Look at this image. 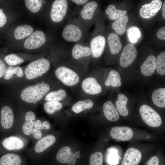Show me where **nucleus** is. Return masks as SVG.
<instances>
[{"label": "nucleus", "mask_w": 165, "mask_h": 165, "mask_svg": "<svg viewBox=\"0 0 165 165\" xmlns=\"http://www.w3.org/2000/svg\"><path fill=\"white\" fill-rule=\"evenodd\" d=\"M50 89L48 84L39 83L24 89L21 93L20 97L26 102L35 104L48 92Z\"/></svg>", "instance_id": "obj_1"}, {"label": "nucleus", "mask_w": 165, "mask_h": 165, "mask_svg": "<svg viewBox=\"0 0 165 165\" xmlns=\"http://www.w3.org/2000/svg\"><path fill=\"white\" fill-rule=\"evenodd\" d=\"M50 63L47 59L42 58L31 63L25 69L24 73L27 79H34L46 73L50 68Z\"/></svg>", "instance_id": "obj_2"}, {"label": "nucleus", "mask_w": 165, "mask_h": 165, "mask_svg": "<svg viewBox=\"0 0 165 165\" xmlns=\"http://www.w3.org/2000/svg\"><path fill=\"white\" fill-rule=\"evenodd\" d=\"M139 112L142 120L148 126L156 127L161 124L162 120L160 115L150 106L143 105L140 107Z\"/></svg>", "instance_id": "obj_3"}, {"label": "nucleus", "mask_w": 165, "mask_h": 165, "mask_svg": "<svg viewBox=\"0 0 165 165\" xmlns=\"http://www.w3.org/2000/svg\"><path fill=\"white\" fill-rule=\"evenodd\" d=\"M84 35L82 28L75 23H69L64 28L62 35L64 39L68 42H76L82 39Z\"/></svg>", "instance_id": "obj_4"}, {"label": "nucleus", "mask_w": 165, "mask_h": 165, "mask_svg": "<svg viewBox=\"0 0 165 165\" xmlns=\"http://www.w3.org/2000/svg\"><path fill=\"white\" fill-rule=\"evenodd\" d=\"M55 74L60 80L68 86L75 85L79 80V76L75 72L65 66L58 67L56 70Z\"/></svg>", "instance_id": "obj_5"}, {"label": "nucleus", "mask_w": 165, "mask_h": 165, "mask_svg": "<svg viewBox=\"0 0 165 165\" xmlns=\"http://www.w3.org/2000/svg\"><path fill=\"white\" fill-rule=\"evenodd\" d=\"M68 7L67 0H55L52 5L50 12V18L52 21L56 23L62 21L67 13Z\"/></svg>", "instance_id": "obj_6"}, {"label": "nucleus", "mask_w": 165, "mask_h": 165, "mask_svg": "<svg viewBox=\"0 0 165 165\" xmlns=\"http://www.w3.org/2000/svg\"><path fill=\"white\" fill-rule=\"evenodd\" d=\"M80 157L79 151L73 153L71 148L67 146H64L60 148L57 152L56 157L57 161L61 163H68L72 165L75 163L77 159Z\"/></svg>", "instance_id": "obj_7"}, {"label": "nucleus", "mask_w": 165, "mask_h": 165, "mask_svg": "<svg viewBox=\"0 0 165 165\" xmlns=\"http://www.w3.org/2000/svg\"><path fill=\"white\" fill-rule=\"evenodd\" d=\"M137 55L136 48L133 44H128L123 48L121 55L119 64L121 67L126 68L134 61Z\"/></svg>", "instance_id": "obj_8"}, {"label": "nucleus", "mask_w": 165, "mask_h": 165, "mask_svg": "<svg viewBox=\"0 0 165 165\" xmlns=\"http://www.w3.org/2000/svg\"><path fill=\"white\" fill-rule=\"evenodd\" d=\"M46 42L44 32L38 30L32 33L25 41L24 47L27 49L33 50L38 48L43 45Z\"/></svg>", "instance_id": "obj_9"}, {"label": "nucleus", "mask_w": 165, "mask_h": 165, "mask_svg": "<svg viewBox=\"0 0 165 165\" xmlns=\"http://www.w3.org/2000/svg\"><path fill=\"white\" fill-rule=\"evenodd\" d=\"M162 4L160 0H153L150 3L142 6L139 10V14L143 18H151L160 10Z\"/></svg>", "instance_id": "obj_10"}, {"label": "nucleus", "mask_w": 165, "mask_h": 165, "mask_svg": "<svg viewBox=\"0 0 165 165\" xmlns=\"http://www.w3.org/2000/svg\"><path fill=\"white\" fill-rule=\"evenodd\" d=\"M106 39L101 35H98L93 37L90 41V48L91 55L94 58H97L102 54L105 46Z\"/></svg>", "instance_id": "obj_11"}, {"label": "nucleus", "mask_w": 165, "mask_h": 165, "mask_svg": "<svg viewBox=\"0 0 165 165\" xmlns=\"http://www.w3.org/2000/svg\"><path fill=\"white\" fill-rule=\"evenodd\" d=\"M110 134L114 139L126 141L132 138L133 132L132 129L129 127L116 126L111 129Z\"/></svg>", "instance_id": "obj_12"}, {"label": "nucleus", "mask_w": 165, "mask_h": 165, "mask_svg": "<svg viewBox=\"0 0 165 165\" xmlns=\"http://www.w3.org/2000/svg\"><path fill=\"white\" fill-rule=\"evenodd\" d=\"M142 158L141 152L138 149L130 148L126 151L121 165H138Z\"/></svg>", "instance_id": "obj_13"}, {"label": "nucleus", "mask_w": 165, "mask_h": 165, "mask_svg": "<svg viewBox=\"0 0 165 165\" xmlns=\"http://www.w3.org/2000/svg\"><path fill=\"white\" fill-rule=\"evenodd\" d=\"M98 7L95 1L88 2L84 5L80 12V18L85 22H90L94 18L95 11Z\"/></svg>", "instance_id": "obj_14"}, {"label": "nucleus", "mask_w": 165, "mask_h": 165, "mask_svg": "<svg viewBox=\"0 0 165 165\" xmlns=\"http://www.w3.org/2000/svg\"><path fill=\"white\" fill-rule=\"evenodd\" d=\"M82 88L85 93L90 94H98L102 91L100 85L95 78L92 77L85 79L82 83Z\"/></svg>", "instance_id": "obj_15"}, {"label": "nucleus", "mask_w": 165, "mask_h": 165, "mask_svg": "<svg viewBox=\"0 0 165 165\" xmlns=\"http://www.w3.org/2000/svg\"><path fill=\"white\" fill-rule=\"evenodd\" d=\"M14 120L13 112L8 106L2 108L1 111V124L5 129H9L13 125Z\"/></svg>", "instance_id": "obj_16"}, {"label": "nucleus", "mask_w": 165, "mask_h": 165, "mask_svg": "<svg viewBox=\"0 0 165 165\" xmlns=\"http://www.w3.org/2000/svg\"><path fill=\"white\" fill-rule=\"evenodd\" d=\"M156 69V57L153 55H150L141 65V71L144 75L148 76L154 73Z\"/></svg>", "instance_id": "obj_17"}, {"label": "nucleus", "mask_w": 165, "mask_h": 165, "mask_svg": "<svg viewBox=\"0 0 165 165\" xmlns=\"http://www.w3.org/2000/svg\"><path fill=\"white\" fill-rule=\"evenodd\" d=\"M3 146L9 150H18L24 146L23 141L18 137L11 136L5 138L2 141Z\"/></svg>", "instance_id": "obj_18"}, {"label": "nucleus", "mask_w": 165, "mask_h": 165, "mask_svg": "<svg viewBox=\"0 0 165 165\" xmlns=\"http://www.w3.org/2000/svg\"><path fill=\"white\" fill-rule=\"evenodd\" d=\"M56 141V138L52 135H48L39 140L36 143L34 150L37 153H41L52 145Z\"/></svg>", "instance_id": "obj_19"}, {"label": "nucleus", "mask_w": 165, "mask_h": 165, "mask_svg": "<svg viewBox=\"0 0 165 165\" xmlns=\"http://www.w3.org/2000/svg\"><path fill=\"white\" fill-rule=\"evenodd\" d=\"M103 109L104 115L108 120L116 121L119 119V116L118 111L111 101L105 102L103 105Z\"/></svg>", "instance_id": "obj_20"}, {"label": "nucleus", "mask_w": 165, "mask_h": 165, "mask_svg": "<svg viewBox=\"0 0 165 165\" xmlns=\"http://www.w3.org/2000/svg\"><path fill=\"white\" fill-rule=\"evenodd\" d=\"M107 41L111 53L114 55L118 53L122 46L119 36L116 34L111 33L108 37Z\"/></svg>", "instance_id": "obj_21"}, {"label": "nucleus", "mask_w": 165, "mask_h": 165, "mask_svg": "<svg viewBox=\"0 0 165 165\" xmlns=\"http://www.w3.org/2000/svg\"><path fill=\"white\" fill-rule=\"evenodd\" d=\"M89 47L77 43L73 46L72 51L73 57L75 59L88 57L91 55Z\"/></svg>", "instance_id": "obj_22"}, {"label": "nucleus", "mask_w": 165, "mask_h": 165, "mask_svg": "<svg viewBox=\"0 0 165 165\" xmlns=\"http://www.w3.org/2000/svg\"><path fill=\"white\" fill-rule=\"evenodd\" d=\"M35 116L34 113L31 111L28 112L25 116V122L22 127V131L25 135L32 134Z\"/></svg>", "instance_id": "obj_23"}, {"label": "nucleus", "mask_w": 165, "mask_h": 165, "mask_svg": "<svg viewBox=\"0 0 165 165\" xmlns=\"http://www.w3.org/2000/svg\"><path fill=\"white\" fill-rule=\"evenodd\" d=\"M129 17L125 15L116 19L112 24V27L117 34L122 35L125 32Z\"/></svg>", "instance_id": "obj_24"}, {"label": "nucleus", "mask_w": 165, "mask_h": 165, "mask_svg": "<svg viewBox=\"0 0 165 165\" xmlns=\"http://www.w3.org/2000/svg\"><path fill=\"white\" fill-rule=\"evenodd\" d=\"M152 99L153 103L160 108L165 107V88H160L152 93Z\"/></svg>", "instance_id": "obj_25"}, {"label": "nucleus", "mask_w": 165, "mask_h": 165, "mask_svg": "<svg viewBox=\"0 0 165 165\" xmlns=\"http://www.w3.org/2000/svg\"><path fill=\"white\" fill-rule=\"evenodd\" d=\"M21 162L20 157L13 153L5 154L0 159V165H20Z\"/></svg>", "instance_id": "obj_26"}, {"label": "nucleus", "mask_w": 165, "mask_h": 165, "mask_svg": "<svg viewBox=\"0 0 165 165\" xmlns=\"http://www.w3.org/2000/svg\"><path fill=\"white\" fill-rule=\"evenodd\" d=\"M33 30L32 27L28 25L18 26L14 31V37L17 40L23 39L30 35Z\"/></svg>", "instance_id": "obj_27"}, {"label": "nucleus", "mask_w": 165, "mask_h": 165, "mask_svg": "<svg viewBox=\"0 0 165 165\" xmlns=\"http://www.w3.org/2000/svg\"><path fill=\"white\" fill-rule=\"evenodd\" d=\"M118 100L116 102L117 109L120 115L126 116L129 113L126 105L128 101L127 97L124 94H121L118 96Z\"/></svg>", "instance_id": "obj_28"}, {"label": "nucleus", "mask_w": 165, "mask_h": 165, "mask_svg": "<svg viewBox=\"0 0 165 165\" xmlns=\"http://www.w3.org/2000/svg\"><path fill=\"white\" fill-rule=\"evenodd\" d=\"M121 80L118 72L115 70H112L110 72L105 85L106 86H111L113 87H118L122 85Z\"/></svg>", "instance_id": "obj_29"}, {"label": "nucleus", "mask_w": 165, "mask_h": 165, "mask_svg": "<svg viewBox=\"0 0 165 165\" xmlns=\"http://www.w3.org/2000/svg\"><path fill=\"white\" fill-rule=\"evenodd\" d=\"M127 13V11L116 9L115 6L112 4L109 5L106 11V14L108 15V19L112 20H116L123 16Z\"/></svg>", "instance_id": "obj_30"}, {"label": "nucleus", "mask_w": 165, "mask_h": 165, "mask_svg": "<svg viewBox=\"0 0 165 165\" xmlns=\"http://www.w3.org/2000/svg\"><path fill=\"white\" fill-rule=\"evenodd\" d=\"M94 104L90 99L80 101L74 104L72 107V110L75 112L78 113L87 109L92 108Z\"/></svg>", "instance_id": "obj_31"}, {"label": "nucleus", "mask_w": 165, "mask_h": 165, "mask_svg": "<svg viewBox=\"0 0 165 165\" xmlns=\"http://www.w3.org/2000/svg\"><path fill=\"white\" fill-rule=\"evenodd\" d=\"M62 106L61 103L58 101H50L45 102L44 105V108L47 113L51 114L60 110Z\"/></svg>", "instance_id": "obj_32"}, {"label": "nucleus", "mask_w": 165, "mask_h": 165, "mask_svg": "<svg viewBox=\"0 0 165 165\" xmlns=\"http://www.w3.org/2000/svg\"><path fill=\"white\" fill-rule=\"evenodd\" d=\"M66 95L65 91L60 89L57 91L51 92L46 96L45 100L47 101H60L64 99Z\"/></svg>", "instance_id": "obj_33"}, {"label": "nucleus", "mask_w": 165, "mask_h": 165, "mask_svg": "<svg viewBox=\"0 0 165 165\" xmlns=\"http://www.w3.org/2000/svg\"><path fill=\"white\" fill-rule=\"evenodd\" d=\"M156 69L157 73L161 75L165 74V52L161 53L156 58Z\"/></svg>", "instance_id": "obj_34"}, {"label": "nucleus", "mask_w": 165, "mask_h": 165, "mask_svg": "<svg viewBox=\"0 0 165 165\" xmlns=\"http://www.w3.org/2000/svg\"><path fill=\"white\" fill-rule=\"evenodd\" d=\"M25 5L27 8L31 12L36 13L41 9L42 4V0H26Z\"/></svg>", "instance_id": "obj_35"}, {"label": "nucleus", "mask_w": 165, "mask_h": 165, "mask_svg": "<svg viewBox=\"0 0 165 165\" xmlns=\"http://www.w3.org/2000/svg\"><path fill=\"white\" fill-rule=\"evenodd\" d=\"M127 33L130 41L133 44L137 42L138 39L141 37V35L139 29L134 26L129 28L127 30Z\"/></svg>", "instance_id": "obj_36"}, {"label": "nucleus", "mask_w": 165, "mask_h": 165, "mask_svg": "<svg viewBox=\"0 0 165 165\" xmlns=\"http://www.w3.org/2000/svg\"><path fill=\"white\" fill-rule=\"evenodd\" d=\"M119 158L116 149L114 148L109 149L107 158V161L109 164L110 165H116L119 163Z\"/></svg>", "instance_id": "obj_37"}, {"label": "nucleus", "mask_w": 165, "mask_h": 165, "mask_svg": "<svg viewBox=\"0 0 165 165\" xmlns=\"http://www.w3.org/2000/svg\"><path fill=\"white\" fill-rule=\"evenodd\" d=\"M4 61L9 65H15L22 63L24 60L16 54L12 53L6 56Z\"/></svg>", "instance_id": "obj_38"}, {"label": "nucleus", "mask_w": 165, "mask_h": 165, "mask_svg": "<svg viewBox=\"0 0 165 165\" xmlns=\"http://www.w3.org/2000/svg\"><path fill=\"white\" fill-rule=\"evenodd\" d=\"M103 156L100 152L93 153L90 157V165H103Z\"/></svg>", "instance_id": "obj_39"}, {"label": "nucleus", "mask_w": 165, "mask_h": 165, "mask_svg": "<svg viewBox=\"0 0 165 165\" xmlns=\"http://www.w3.org/2000/svg\"><path fill=\"white\" fill-rule=\"evenodd\" d=\"M13 68L12 66H9L8 68L4 75V78L5 79L9 80L13 77Z\"/></svg>", "instance_id": "obj_40"}, {"label": "nucleus", "mask_w": 165, "mask_h": 165, "mask_svg": "<svg viewBox=\"0 0 165 165\" xmlns=\"http://www.w3.org/2000/svg\"><path fill=\"white\" fill-rule=\"evenodd\" d=\"M157 37L160 40H165V26H164L160 28L156 34Z\"/></svg>", "instance_id": "obj_41"}, {"label": "nucleus", "mask_w": 165, "mask_h": 165, "mask_svg": "<svg viewBox=\"0 0 165 165\" xmlns=\"http://www.w3.org/2000/svg\"><path fill=\"white\" fill-rule=\"evenodd\" d=\"M159 160L156 156H152L147 162L146 165H159Z\"/></svg>", "instance_id": "obj_42"}, {"label": "nucleus", "mask_w": 165, "mask_h": 165, "mask_svg": "<svg viewBox=\"0 0 165 165\" xmlns=\"http://www.w3.org/2000/svg\"><path fill=\"white\" fill-rule=\"evenodd\" d=\"M41 130L39 128H33L32 134L34 138L36 139H40L42 137V134L41 132Z\"/></svg>", "instance_id": "obj_43"}, {"label": "nucleus", "mask_w": 165, "mask_h": 165, "mask_svg": "<svg viewBox=\"0 0 165 165\" xmlns=\"http://www.w3.org/2000/svg\"><path fill=\"white\" fill-rule=\"evenodd\" d=\"M6 17L2 9H0V27H3L6 22Z\"/></svg>", "instance_id": "obj_44"}, {"label": "nucleus", "mask_w": 165, "mask_h": 165, "mask_svg": "<svg viewBox=\"0 0 165 165\" xmlns=\"http://www.w3.org/2000/svg\"><path fill=\"white\" fill-rule=\"evenodd\" d=\"M13 75L16 74L17 77H22L24 75V73L22 69L20 67H16L13 68Z\"/></svg>", "instance_id": "obj_45"}, {"label": "nucleus", "mask_w": 165, "mask_h": 165, "mask_svg": "<svg viewBox=\"0 0 165 165\" xmlns=\"http://www.w3.org/2000/svg\"><path fill=\"white\" fill-rule=\"evenodd\" d=\"M6 67L3 61L0 59V78L4 75L6 71Z\"/></svg>", "instance_id": "obj_46"}, {"label": "nucleus", "mask_w": 165, "mask_h": 165, "mask_svg": "<svg viewBox=\"0 0 165 165\" xmlns=\"http://www.w3.org/2000/svg\"><path fill=\"white\" fill-rule=\"evenodd\" d=\"M72 1L75 4L79 5H85L89 2V0H73Z\"/></svg>", "instance_id": "obj_47"}, {"label": "nucleus", "mask_w": 165, "mask_h": 165, "mask_svg": "<svg viewBox=\"0 0 165 165\" xmlns=\"http://www.w3.org/2000/svg\"><path fill=\"white\" fill-rule=\"evenodd\" d=\"M42 129L48 130L50 128V125L48 122L45 121L42 123Z\"/></svg>", "instance_id": "obj_48"}, {"label": "nucleus", "mask_w": 165, "mask_h": 165, "mask_svg": "<svg viewBox=\"0 0 165 165\" xmlns=\"http://www.w3.org/2000/svg\"><path fill=\"white\" fill-rule=\"evenodd\" d=\"M42 123L39 120H37L36 121L34 124L33 127L35 128H39L41 130L42 129Z\"/></svg>", "instance_id": "obj_49"}, {"label": "nucleus", "mask_w": 165, "mask_h": 165, "mask_svg": "<svg viewBox=\"0 0 165 165\" xmlns=\"http://www.w3.org/2000/svg\"><path fill=\"white\" fill-rule=\"evenodd\" d=\"M162 13L163 18L165 19V1H164L162 6Z\"/></svg>", "instance_id": "obj_50"}]
</instances>
